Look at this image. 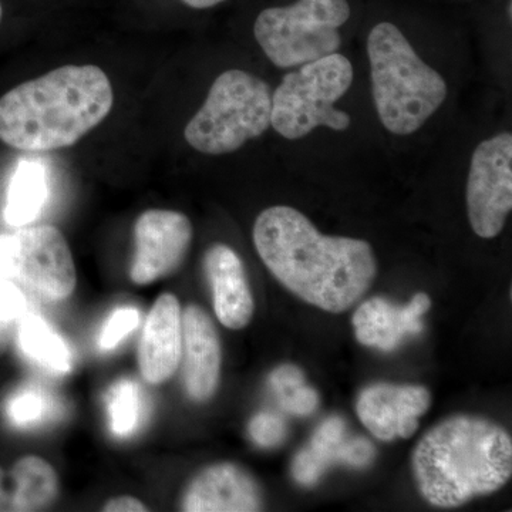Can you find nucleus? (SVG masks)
Here are the masks:
<instances>
[{"instance_id": "21", "label": "nucleus", "mask_w": 512, "mask_h": 512, "mask_svg": "<svg viewBox=\"0 0 512 512\" xmlns=\"http://www.w3.org/2000/svg\"><path fill=\"white\" fill-rule=\"evenodd\" d=\"M63 404L43 387L28 384L10 394L5 402V416L18 429H32L59 419Z\"/></svg>"}, {"instance_id": "20", "label": "nucleus", "mask_w": 512, "mask_h": 512, "mask_svg": "<svg viewBox=\"0 0 512 512\" xmlns=\"http://www.w3.org/2000/svg\"><path fill=\"white\" fill-rule=\"evenodd\" d=\"M18 340L25 356L50 372L67 373L72 369L69 346L40 316L28 315L23 318Z\"/></svg>"}, {"instance_id": "7", "label": "nucleus", "mask_w": 512, "mask_h": 512, "mask_svg": "<svg viewBox=\"0 0 512 512\" xmlns=\"http://www.w3.org/2000/svg\"><path fill=\"white\" fill-rule=\"evenodd\" d=\"M349 18L348 0H298L291 6L262 10L254 35L276 67L291 69L338 52L339 29Z\"/></svg>"}, {"instance_id": "3", "label": "nucleus", "mask_w": 512, "mask_h": 512, "mask_svg": "<svg viewBox=\"0 0 512 512\" xmlns=\"http://www.w3.org/2000/svg\"><path fill=\"white\" fill-rule=\"evenodd\" d=\"M412 471L427 503L461 507L497 493L510 481V433L487 417L453 414L421 437L413 450Z\"/></svg>"}, {"instance_id": "5", "label": "nucleus", "mask_w": 512, "mask_h": 512, "mask_svg": "<svg viewBox=\"0 0 512 512\" xmlns=\"http://www.w3.org/2000/svg\"><path fill=\"white\" fill-rule=\"evenodd\" d=\"M271 87L244 70H227L184 130L187 143L208 156L234 153L271 127Z\"/></svg>"}, {"instance_id": "12", "label": "nucleus", "mask_w": 512, "mask_h": 512, "mask_svg": "<svg viewBox=\"0 0 512 512\" xmlns=\"http://www.w3.org/2000/svg\"><path fill=\"white\" fill-rule=\"evenodd\" d=\"M376 447L365 437L350 434L348 424L330 416L319 424L309 443L293 458V480L302 487H313L333 466L366 468L375 461Z\"/></svg>"}, {"instance_id": "8", "label": "nucleus", "mask_w": 512, "mask_h": 512, "mask_svg": "<svg viewBox=\"0 0 512 512\" xmlns=\"http://www.w3.org/2000/svg\"><path fill=\"white\" fill-rule=\"evenodd\" d=\"M0 279L19 282L53 301L76 288V266L62 232L50 225L0 235Z\"/></svg>"}, {"instance_id": "17", "label": "nucleus", "mask_w": 512, "mask_h": 512, "mask_svg": "<svg viewBox=\"0 0 512 512\" xmlns=\"http://www.w3.org/2000/svg\"><path fill=\"white\" fill-rule=\"evenodd\" d=\"M204 271L214 296L215 315L228 329H242L254 316L255 303L247 272L228 245H212L204 256Z\"/></svg>"}, {"instance_id": "22", "label": "nucleus", "mask_w": 512, "mask_h": 512, "mask_svg": "<svg viewBox=\"0 0 512 512\" xmlns=\"http://www.w3.org/2000/svg\"><path fill=\"white\" fill-rule=\"evenodd\" d=\"M269 386L274 390L279 406L296 417H308L318 410L320 397L306 383L302 369L295 365H281L269 375Z\"/></svg>"}, {"instance_id": "6", "label": "nucleus", "mask_w": 512, "mask_h": 512, "mask_svg": "<svg viewBox=\"0 0 512 512\" xmlns=\"http://www.w3.org/2000/svg\"><path fill=\"white\" fill-rule=\"evenodd\" d=\"M353 66L340 53L302 64L296 72L285 74L272 93L271 126L286 140H299L315 128L346 131L350 116L336 109L352 86Z\"/></svg>"}, {"instance_id": "16", "label": "nucleus", "mask_w": 512, "mask_h": 512, "mask_svg": "<svg viewBox=\"0 0 512 512\" xmlns=\"http://www.w3.org/2000/svg\"><path fill=\"white\" fill-rule=\"evenodd\" d=\"M183 352V312L171 293H164L148 313L140 346L138 366L148 383L170 379L180 365Z\"/></svg>"}, {"instance_id": "24", "label": "nucleus", "mask_w": 512, "mask_h": 512, "mask_svg": "<svg viewBox=\"0 0 512 512\" xmlns=\"http://www.w3.org/2000/svg\"><path fill=\"white\" fill-rule=\"evenodd\" d=\"M248 433L256 446L275 448L284 444L288 439V424L281 414L261 412L255 414L249 421Z\"/></svg>"}, {"instance_id": "29", "label": "nucleus", "mask_w": 512, "mask_h": 512, "mask_svg": "<svg viewBox=\"0 0 512 512\" xmlns=\"http://www.w3.org/2000/svg\"><path fill=\"white\" fill-rule=\"evenodd\" d=\"M181 2L192 9H210L225 2V0H181Z\"/></svg>"}, {"instance_id": "11", "label": "nucleus", "mask_w": 512, "mask_h": 512, "mask_svg": "<svg viewBox=\"0 0 512 512\" xmlns=\"http://www.w3.org/2000/svg\"><path fill=\"white\" fill-rule=\"evenodd\" d=\"M431 406V394L419 384L373 383L359 393L356 413L376 439H410Z\"/></svg>"}, {"instance_id": "30", "label": "nucleus", "mask_w": 512, "mask_h": 512, "mask_svg": "<svg viewBox=\"0 0 512 512\" xmlns=\"http://www.w3.org/2000/svg\"><path fill=\"white\" fill-rule=\"evenodd\" d=\"M2 15H3V9H2V5H0V20H2Z\"/></svg>"}, {"instance_id": "14", "label": "nucleus", "mask_w": 512, "mask_h": 512, "mask_svg": "<svg viewBox=\"0 0 512 512\" xmlns=\"http://www.w3.org/2000/svg\"><path fill=\"white\" fill-rule=\"evenodd\" d=\"M430 308V296L424 292L416 293L407 305H397L382 296L367 299L352 319L357 342L380 352H393L407 336L423 332L421 318Z\"/></svg>"}, {"instance_id": "4", "label": "nucleus", "mask_w": 512, "mask_h": 512, "mask_svg": "<svg viewBox=\"0 0 512 512\" xmlns=\"http://www.w3.org/2000/svg\"><path fill=\"white\" fill-rule=\"evenodd\" d=\"M373 100L390 133L410 136L447 99V83L417 55L393 23L376 25L367 37Z\"/></svg>"}, {"instance_id": "2", "label": "nucleus", "mask_w": 512, "mask_h": 512, "mask_svg": "<svg viewBox=\"0 0 512 512\" xmlns=\"http://www.w3.org/2000/svg\"><path fill=\"white\" fill-rule=\"evenodd\" d=\"M113 104L100 67H59L0 97V141L29 153L70 147L106 120Z\"/></svg>"}, {"instance_id": "27", "label": "nucleus", "mask_w": 512, "mask_h": 512, "mask_svg": "<svg viewBox=\"0 0 512 512\" xmlns=\"http://www.w3.org/2000/svg\"><path fill=\"white\" fill-rule=\"evenodd\" d=\"M103 511L106 512H144L147 511L146 505L141 503L137 498L124 495L110 500L104 505Z\"/></svg>"}, {"instance_id": "25", "label": "nucleus", "mask_w": 512, "mask_h": 512, "mask_svg": "<svg viewBox=\"0 0 512 512\" xmlns=\"http://www.w3.org/2000/svg\"><path fill=\"white\" fill-rule=\"evenodd\" d=\"M140 322V312L136 308L126 306L113 312V315L104 323L99 335V346L103 350H111L130 335Z\"/></svg>"}, {"instance_id": "9", "label": "nucleus", "mask_w": 512, "mask_h": 512, "mask_svg": "<svg viewBox=\"0 0 512 512\" xmlns=\"http://www.w3.org/2000/svg\"><path fill=\"white\" fill-rule=\"evenodd\" d=\"M512 211V134L478 144L467 181V212L478 237H498Z\"/></svg>"}, {"instance_id": "13", "label": "nucleus", "mask_w": 512, "mask_h": 512, "mask_svg": "<svg viewBox=\"0 0 512 512\" xmlns=\"http://www.w3.org/2000/svg\"><path fill=\"white\" fill-rule=\"evenodd\" d=\"M183 511L254 512L264 507L261 485L249 471L234 463L204 468L185 488Z\"/></svg>"}, {"instance_id": "23", "label": "nucleus", "mask_w": 512, "mask_h": 512, "mask_svg": "<svg viewBox=\"0 0 512 512\" xmlns=\"http://www.w3.org/2000/svg\"><path fill=\"white\" fill-rule=\"evenodd\" d=\"M106 404L114 436L130 437L138 430L144 416V397L140 384L131 379L119 380L110 387Z\"/></svg>"}, {"instance_id": "15", "label": "nucleus", "mask_w": 512, "mask_h": 512, "mask_svg": "<svg viewBox=\"0 0 512 512\" xmlns=\"http://www.w3.org/2000/svg\"><path fill=\"white\" fill-rule=\"evenodd\" d=\"M183 377L188 396L207 402L217 392L221 376V340L208 313L190 305L183 313Z\"/></svg>"}, {"instance_id": "19", "label": "nucleus", "mask_w": 512, "mask_h": 512, "mask_svg": "<svg viewBox=\"0 0 512 512\" xmlns=\"http://www.w3.org/2000/svg\"><path fill=\"white\" fill-rule=\"evenodd\" d=\"M12 511L30 512L49 507L59 494V478L55 468L36 456L20 458L13 466Z\"/></svg>"}, {"instance_id": "10", "label": "nucleus", "mask_w": 512, "mask_h": 512, "mask_svg": "<svg viewBox=\"0 0 512 512\" xmlns=\"http://www.w3.org/2000/svg\"><path fill=\"white\" fill-rule=\"evenodd\" d=\"M136 255L131 281L147 285L174 272L184 261L192 241L188 217L177 211L148 210L138 217Z\"/></svg>"}, {"instance_id": "26", "label": "nucleus", "mask_w": 512, "mask_h": 512, "mask_svg": "<svg viewBox=\"0 0 512 512\" xmlns=\"http://www.w3.org/2000/svg\"><path fill=\"white\" fill-rule=\"evenodd\" d=\"M26 299L19 286L9 279H0V332L22 318Z\"/></svg>"}, {"instance_id": "18", "label": "nucleus", "mask_w": 512, "mask_h": 512, "mask_svg": "<svg viewBox=\"0 0 512 512\" xmlns=\"http://www.w3.org/2000/svg\"><path fill=\"white\" fill-rule=\"evenodd\" d=\"M49 195L46 167L37 160H20L10 180L3 217L12 227H23L39 217Z\"/></svg>"}, {"instance_id": "28", "label": "nucleus", "mask_w": 512, "mask_h": 512, "mask_svg": "<svg viewBox=\"0 0 512 512\" xmlns=\"http://www.w3.org/2000/svg\"><path fill=\"white\" fill-rule=\"evenodd\" d=\"M0 511H12V501H10V494L6 491L5 473L2 468H0Z\"/></svg>"}, {"instance_id": "1", "label": "nucleus", "mask_w": 512, "mask_h": 512, "mask_svg": "<svg viewBox=\"0 0 512 512\" xmlns=\"http://www.w3.org/2000/svg\"><path fill=\"white\" fill-rule=\"evenodd\" d=\"M252 237L276 281L322 311H348L376 279L377 259L369 242L322 234L295 208H266L256 218Z\"/></svg>"}]
</instances>
